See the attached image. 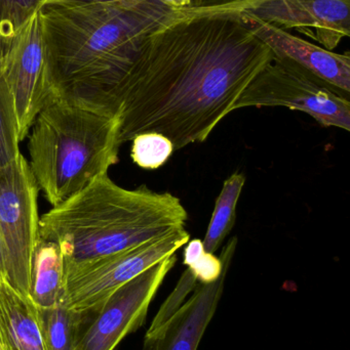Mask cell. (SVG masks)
Returning a JSON list of instances; mask_svg holds the SVG:
<instances>
[{"instance_id":"obj_1","label":"cell","mask_w":350,"mask_h":350,"mask_svg":"<svg viewBox=\"0 0 350 350\" xmlns=\"http://www.w3.org/2000/svg\"><path fill=\"white\" fill-rule=\"evenodd\" d=\"M238 8H178L148 36L115 94L119 142L203 143L273 59Z\"/></svg>"},{"instance_id":"obj_2","label":"cell","mask_w":350,"mask_h":350,"mask_svg":"<svg viewBox=\"0 0 350 350\" xmlns=\"http://www.w3.org/2000/svg\"><path fill=\"white\" fill-rule=\"evenodd\" d=\"M176 8L162 0L43 5L41 22L55 96L119 116L115 94L146 39Z\"/></svg>"},{"instance_id":"obj_3","label":"cell","mask_w":350,"mask_h":350,"mask_svg":"<svg viewBox=\"0 0 350 350\" xmlns=\"http://www.w3.org/2000/svg\"><path fill=\"white\" fill-rule=\"evenodd\" d=\"M187 218L176 196L125 189L106 174L43 214L39 237L59 245L64 267H75L166 236Z\"/></svg>"},{"instance_id":"obj_4","label":"cell","mask_w":350,"mask_h":350,"mask_svg":"<svg viewBox=\"0 0 350 350\" xmlns=\"http://www.w3.org/2000/svg\"><path fill=\"white\" fill-rule=\"evenodd\" d=\"M121 117L51 98L29 137L31 172L53 207L118 163Z\"/></svg>"},{"instance_id":"obj_5","label":"cell","mask_w":350,"mask_h":350,"mask_svg":"<svg viewBox=\"0 0 350 350\" xmlns=\"http://www.w3.org/2000/svg\"><path fill=\"white\" fill-rule=\"evenodd\" d=\"M340 90L294 62L273 53L234 107H286L306 113L324 127L350 131V103Z\"/></svg>"},{"instance_id":"obj_6","label":"cell","mask_w":350,"mask_h":350,"mask_svg":"<svg viewBox=\"0 0 350 350\" xmlns=\"http://www.w3.org/2000/svg\"><path fill=\"white\" fill-rule=\"evenodd\" d=\"M38 191L22 154L0 165V230L5 248V282L24 297H29L33 255L40 241Z\"/></svg>"},{"instance_id":"obj_7","label":"cell","mask_w":350,"mask_h":350,"mask_svg":"<svg viewBox=\"0 0 350 350\" xmlns=\"http://www.w3.org/2000/svg\"><path fill=\"white\" fill-rule=\"evenodd\" d=\"M189 240L190 234L183 226L129 250L65 267L62 302L75 310L95 308L146 269L176 254Z\"/></svg>"},{"instance_id":"obj_8","label":"cell","mask_w":350,"mask_h":350,"mask_svg":"<svg viewBox=\"0 0 350 350\" xmlns=\"http://www.w3.org/2000/svg\"><path fill=\"white\" fill-rule=\"evenodd\" d=\"M0 77L14 98L23 142L40 111L55 96L39 10L4 47Z\"/></svg>"},{"instance_id":"obj_9","label":"cell","mask_w":350,"mask_h":350,"mask_svg":"<svg viewBox=\"0 0 350 350\" xmlns=\"http://www.w3.org/2000/svg\"><path fill=\"white\" fill-rule=\"evenodd\" d=\"M176 261V254L166 257L95 306L96 314L74 350H115L125 336L141 328L150 304Z\"/></svg>"},{"instance_id":"obj_10","label":"cell","mask_w":350,"mask_h":350,"mask_svg":"<svg viewBox=\"0 0 350 350\" xmlns=\"http://www.w3.org/2000/svg\"><path fill=\"white\" fill-rule=\"evenodd\" d=\"M238 246L234 237L222 249L224 269L217 281L199 284L193 294L158 327L148 329L142 350H197L221 300L228 269Z\"/></svg>"},{"instance_id":"obj_11","label":"cell","mask_w":350,"mask_h":350,"mask_svg":"<svg viewBox=\"0 0 350 350\" xmlns=\"http://www.w3.org/2000/svg\"><path fill=\"white\" fill-rule=\"evenodd\" d=\"M284 30H295L334 51L350 35V0H263L244 10Z\"/></svg>"},{"instance_id":"obj_12","label":"cell","mask_w":350,"mask_h":350,"mask_svg":"<svg viewBox=\"0 0 350 350\" xmlns=\"http://www.w3.org/2000/svg\"><path fill=\"white\" fill-rule=\"evenodd\" d=\"M253 33L275 55L301 66L316 77L340 92H350V55L328 51L312 41L296 36L275 25L246 14Z\"/></svg>"},{"instance_id":"obj_13","label":"cell","mask_w":350,"mask_h":350,"mask_svg":"<svg viewBox=\"0 0 350 350\" xmlns=\"http://www.w3.org/2000/svg\"><path fill=\"white\" fill-rule=\"evenodd\" d=\"M1 350H45L36 306L5 282H0Z\"/></svg>"},{"instance_id":"obj_14","label":"cell","mask_w":350,"mask_h":350,"mask_svg":"<svg viewBox=\"0 0 350 350\" xmlns=\"http://www.w3.org/2000/svg\"><path fill=\"white\" fill-rule=\"evenodd\" d=\"M64 257L59 245L40 240L33 255L29 297L37 308H51L64 294Z\"/></svg>"},{"instance_id":"obj_15","label":"cell","mask_w":350,"mask_h":350,"mask_svg":"<svg viewBox=\"0 0 350 350\" xmlns=\"http://www.w3.org/2000/svg\"><path fill=\"white\" fill-rule=\"evenodd\" d=\"M36 308L45 350H74L96 314V308L75 310L62 301L51 308Z\"/></svg>"},{"instance_id":"obj_16","label":"cell","mask_w":350,"mask_h":350,"mask_svg":"<svg viewBox=\"0 0 350 350\" xmlns=\"http://www.w3.org/2000/svg\"><path fill=\"white\" fill-rule=\"evenodd\" d=\"M245 183L246 177L240 174H234L224 181L203 241V247L208 252L215 253L234 228L236 219V206Z\"/></svg>"},{"instance_id":"obj_17","label":"cell","mask_w":350,"mask_h":350,"mask_svg":"<svg viewBox=\"0 0 350 350\" xmlns=\"http://www.w3.org/2000/svg\"><path fill=\"white\" fill-rule=\"evenodd\" d=\"M20 135L14 98L0 77V165L20 155Z\"/></svg>"},{"instance_id":"obj_18","label":"cell","mask_w":350,"mask_h":350,"mask_svg":"<svg viewBox=\"0 0 350 350\" xmlns=\"http://www.w3.org/2000/svg\"><path fill=\"white\" fill-rule=\"evenodd\" d=\"M132 142V159L143 170H158L168 162L175 151L172 142L158 133H141Z\"/></svg>"},{"instance_id":"obj_19","label":"cell","mask_w":350,"mask_h":350,"mask_svg":"<svg viewBox=\"0 0 350 350\" xmlns=\"http://www.w3.org/2000/svg\"><path fill=\"white\" fill-rule=\"evenodd\" d=\"M47 2V0H0V41L3 49Z\"/></svg>"},{"instance_id":"obj_20","label":"cell","mask_w":350,"mask_h":350,"mask_svg":"<svg viewBox=\"0 0 350 350\" xmlns=\"http://www.w3.org/2000/svg\"><path fill=\"white\" fill-rule=\"evenodd\" d=\"M183 262L199 284H210L217 281L224 269L222 257L205 251L203 241L199 239L187 242Z\"/></svg>"},{"instance_id":"obj_21","label":"cell","mask_w":350,"mask_h":350,"mask_svg":"<svg viewBox=\"0 0 350 350\" xmlns=\"http://www.w3.org/2000/svg\"><path fill=\"white\" fill-rule=\"evenodd\" d=\"M197 281L195 275L187 269L181 275L178 284H177L175 289L173 290L171 295L166 298V301L160 306L155 318L152 321L150 328L158 327V325L162 324L164 321H166L171 314H174L178 310L179 306L186 300L188 294L193 292V290L197 287Z\"/></svg>"},{"instance_id":"obj_22","label":"cell","mask_w":350,"mask_h":350,"mask_svg":"<svg viewBox=\"0 0 350 350\" xmlns=\"http://www.w3.org/2000/svg\"><path fill=\"white\" fill-rule=\"evenodd\" d=\"M263 0H190L191 8H238L247 10Z\"/></svg>"},{"instance_id":"obj_23","label":"cell","mask_w":350,"mask_h":350,"mask_svg":"<svg viewBox=\"0 0 350 350\" xmlns=\"http://www.w3.org/2000/svg\"><path fill=\"white\" fill-rule=\"evenodd\" d=\"M111 1H117V0H47L45 5L82 6Z\"/></svg>"},{"instance_id":"obj_24","label":"cell","mask_w":350,"mask_h":350,"mask_svg":"<svg viewBox=\"0 0 350 350\" xmlns=\"http://www.w3.org/2000/svg\"><path fill=\"white\" fill-rule=\"evenodd\" d=\"M6 281V259L5 248H4L3 239L0 230V282ZM6 283V282H5Z\"/></svg>"},{"instance_id":"obj_25","label":"cell","mask_w":350,"mask_h":350,"mask_svg":"<svg viewBox=\"0 0 350 350\" xmlns=\"http://www.w3.org/2000/svg\"><path fill=\"white\" fill-rule=\"evenodd\" d=\"M164 3L166 5L171 6V8H188L190 4V0H162Z\"/></svg>"},{"instance_id":"obj_26","label":"cell","mask_w":350,"mask_h":350,"mask_svg":"<svg viewBox=\"0 0 350 350\" xmlns=\"http://www.w3.org/2000/svg\"><path fill=\"white\" fill-rule=\"evenodd\" d=\"M3 45H2L1 41H0V61H1L2 55H3Z\"/></svg>"},{"instance_id":"obj_27","label":"cell","mask_w":350,"mask_h":350,"mask_svg":"<svg viewBox=\"0 0 350 350\" xmlns=\"http://www.w3.org/2000/svg\"><path fill=\"white\" fill-rule=\"evenodd\" d=\"M0 350H1V347H0Z\"/></svg>"}]
</instances>
